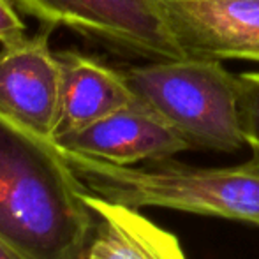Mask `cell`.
Masks as SVG:
<instances>
[{"label": "cell", "instance_id": "obj_6", "mask_svg": "<svg viewBox=\"0 0 259 259\" xmlns=\"http://www.w3.org/2000/svg\"><path fill=\"white\" fill-rule=\"evenodd\" d=\"M53 30L45 27L0 52V115L48 140H55L62 104V65L50 46Z\"/></svg>", "mask_w": 259, "mask_h": 259}, {"label": "cell", "instance_id": "obj_9", "mask_svg": "<svg viewBox=\"0 0 259 259\" xmlns=\"http://www.w3.org/2000/svg\"><path fill=\"white\" fill-rule=\"evenodd\" d=\"M83 199L96 215L85 259H187L178 238L138 208L85 191Z\"/></svg>", "mask_w": 259, "mask_h": 259}, {"label": "cell", "instance_id": "obj_5", "mask_svg": "<svg viewBox=\"0 0 259 259\" xmlns=\"http://www.w3.org/2000/svg\"><path fill=\"white\" fill-rule=\"evenodd\" d=\"M185 57L259 64V0H155Z\"/></svg>", "mask_w": 259, "mask_h": 259}, {"label": "cell", "instance_id": "obj_10", "mask_svg": "<svg viewBox=\"0 0 259 259\" xmlns=\"http://www.w3.org/2000/svg\"><path fill=\"white\" fill-rule=\"evenodd\" d=\"M238 79L247 145L259 148V72H242Z\"/></svg>", "mask_w": 259, "mask_h": 259}, {"label": "cell", "instance_id": "obj_11", "mask_svg": "<svg viewBox=\"0 0 259 259\" xmlns=\"http://www.w3.org/2000/svg\"><path fill=\"white\" fill-rule=\"evenodd\" d=\"M27 37V25L21 20L14 0H0V42L4 46Z\"/></svg>", "mask_w": 259, "mask_h": 259}, {"label": "cell", "instance_id": "obj_3", "mask_svg": "<svg viewBox=\"0 0 259 259\" xmlns=\"http://www.w3.org/2000/svg\"><path fill=\"white\" fill-rule=\"evenodd\" d=\"M134 99L167 122L189 150L236 154L247 145L240 79L221 60H148L122 69Z\"/></svg>", "mask_w": 259, "mask_h": 259}, {"label": "cell", "instance_id": "obj_7", "mask_svg": "<svg viewBox=\"0 0 259 259\" xmlns=\"http://www.w3.org/2000/svg\"><path fill=\"white\" fill-rule=\"evenodd\" d=\"M53 141L64 150L120 166L167 159L189 150L169 123L138 101Z\"/></svg>", "mask_w": 259, "mask_h": 259}, {"label": "cell", "instance_id": "obj_12", "mask_svg": "<svg viewBox=\"0 0 259 259\" xmlns=\"http://www.w3.org/2000/svg\"><path fill=\"white\" fill-rule=\"evenodd\" d=\"M0 259H21V257L0 240Z\"/></svg>", "mask_w": 259, "mask_h": 259}, {"label": "cell", "instance_id": "obj_4", "mask_svg": "<svg viewBox=\"0 0 259 259\" xmlns=\"http://www.w3.org/2000/svg\"><path fill=\"white\" fill-rule=\"evenodd\" d=\"M45 27H65L111 52L145 60L185 57L155 0H14Z\"/></svg>", "mask_w": 259, "mask_h": 259}, {"label": "cell", "instance_id": "obj_8", "mask_svg": "<svg viewBox=\"0 0 259 259\" xmlns=\"http://www.w3.org/2000/svg\"><path fill=\"white\" fill-rule=\"evenodd\" d=\"M62 65V104L57 136L79 131L133 104L122 69L79 52H58Z\"/></svg>", "mask_w": 259, "mask_h": 259}, {"label": "cell", "instance_id": "obj_2", "mask_svg": "<svg viewBox=\"0 0 259 259\" xmlns=\"http://www.w3.org/2000/svg\"><path fill=\"white\" fill-rule=\"evenodd\" d=\"M236 166L201 167L175 157L120 166L64 150L83 187L127 206H159L259 226V148Z\"/></svg>", "mask_w": 259, "mask_h": 259}, {"label": "cell", "instance_id": "obj_1", "mask_svg": "<svg viewBox=\"0 0 259 259\" xmlns=\"http://www.w3.org/2000/svg\"><path fill=\"white\" fill-rule=\"evenodd\" d=\"M53 140L0 115V240L21 259H85L96 215Z\"/></svg>", "mask_w": 259, "mask_h": 259}]
</instances>
